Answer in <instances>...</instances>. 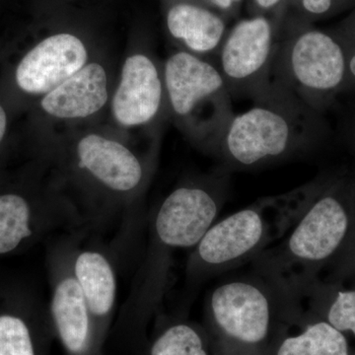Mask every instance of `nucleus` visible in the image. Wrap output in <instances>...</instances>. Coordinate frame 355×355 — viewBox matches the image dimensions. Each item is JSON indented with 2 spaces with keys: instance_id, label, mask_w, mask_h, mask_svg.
<instances>
[{
  "instance_id": "obj_26",
  "label": "nucleus",
  "mask_w": 355,
  "mask_h": 355,
  "mask_svg": "<svg viewBox=\"0 0 355 355\" xmlns=\"http://www.w3.org/2000/svg\"><path fill=\"white\" fill-rule=\"evenodd\" d=\"M350 135H352V139H354L355 142V118L352 123V128H350Z\"/></svg>"
},
{
  "instance_id": "obj_27",
  "label": "nucleus",
  "mask_w": 355,
  "mask_h": 355,
  "mask_svg": "<svg viewBox=\"0 0 355 355\" xmlns=\"http://www.w3.org/2000/svg\"><path fill=\"white\" fill-rule=\"evenodd\" d=\"M354 261V270H355V254H354V261Z\"/></svg>"
},
{
  "instance_id": "obj_19",
  "label": "nucleus",
  "mask_w": 355,
  "mask_h": 355,
  "mask_svg": "<svg viewBox=\"0 0 355 355\" xmlns=\"http://www.w3.org/2000/svg\"><path fill=\"white\" fill-rule=\"evenodd\" d=\"M300 331L282 336L272 355H349V345L342 331L323 320L302 311Z\"/></svg>"
},
{
  "instance_id": "obj_8",
  "label": "nucleus",
  "mask_w": 355,
  "mask_h": 355,
  "mask_svg": "<svg viewBox=\"0 0 355 355\" xmlns=\"http://www.w3.org/2000/svg\"><path fill=\"white\" fill-rule=\"evenodd\" d=\"M168 109L191 141L214 157L235 116L232 97L216 65L184 51L167 58L163 69Z\"/></svg>"
},
{
  "instance_id": "obj_24",
  "label": "nucleus",
  "mask_w": 355,
  "mask_h": 355,
  "mask_svg": "<svg viewBox=\"0 0 355 355\" xmlns=\"http://www.w3.org/2000/svg\"><path fill=\"white\" fill-rule=\"evenodd\" d=\"M212 8L218 11L230 22L239 16L246 0H205Z\"/></svg>"
},
{
  "instance_id": "obj_21",
  "label": "nucleus",
  "mask_w": 355,
  "mask_h": 355,
  "mask_svg": "<svg viewBox=\"0 0 355 355\" xmlns=\"http://www.w3.org/2000/svg\"><path fill=\"white\" fill-rule=\"evenodd\" d=\"M354 8L355 0H286V13L314 24Z\"/></svg>"
},
{
  "instance_id": "obj_1",
  "label": "nucleus",
  "mask_w": 355,
  "mask_h": 355,
  "mask_svg": "<svg viewBox=\"0 0 355 355\" xmlns=\"http://www.w3.org/2000/svg\"><path fill=\"white\" fill-rule=\"evenodd\" d=\"M231 172L219 165L187 180L151 214L146 249L114 326L116 340L135 354L146 345L149 324L162 314L175 257L200 242L227 202Z\"/></svg>"
},
{
  "instance_id": "obj_25",
  "label": "nucleus",
  "mask_w": 355,
  "mask_h": 355,
  "mask_svg": "<svg viewBox=\"0 0 355 355\" xmlns=\"http://www.w3.org/2000/svg\"><path fill=\"white\" fill-rule=\"evenodd\" d=\"M7 128H8V116H7L6 110L0 103V150L6 141Z\"/></svg>"
},
{
  "instance_id": "obj_23",
  "label": "nucleus",
  "mask_w": 355,
  "mask_h": 355,
  "mask_svg": "<svg viewBox=\"0 0 355 355\" xmlns=\"http://www.w3.org/2000/svg\"><path fill=\"white\" fill-rule=\"evenodd\" d=\"M286 0H246L245 7L249 16L263 15L284 18L286 15Z\"/></svg>"
},
{
  "instance_id": "obj_3",
  "label": "nucleus",
  "mask_w": 355,
  "mask_h": 355,
  "mask_svg": "<svg viewBox=\"0 0 355 355\" xmlns=\"http://www.w3.org/2000/svg\"><path fill=\"white\" fill-rule=\"evenodd\" d=\"M253 103L233 116L214 156L231 171L302 155L328 135L323 114L277 84Z\"/></svg>"
},
{
  "instance_id": "obj_9",
  "label": "nucleus",
  "mask_w": 355,
  "mask_h": 355,
  "mask_svg": "<svg viewBox=\"0 0 355 355\" xmlns=\"http://www.w3.org/2000/svg\"><path fill=\"white\" fill-rule=\"evenodd\" d=\"M89 227L83 211L57 188L0 189V256L49 236Z\"/></svg>"
},
{
  "instance_id": "obj_18",
  "label": "nucleus",
  "mask_w": 355,
  "mask_h": 355,
  "mask_svg": "<svg viewBox=\"0 0 355 355\" xmlns=\"http://www.w3.org/2000/svg\"><path fill=\"white\" fill-rule=\"evenodd\" d=\"M139 355H212L202 324L161 314Z\"/></svg>"
},
{
  "instance_id": "obj_5",
  "label": "nucleus",
  "mask_w": 355,
  "mask_h": 355,
  "mask_svg": "<svg viewBox=\"0 0 355 355\" xmlns=\"http://www.w3.org/2000/svg\"><path fill=\"white\" fill-rule=\"evenodd\" d=\"M349 189L342 184L320 188L310 184L302 211L279 240L259 254L251 265L268 277L291 282L314 277L318 268L342 247L350 224Z\"/></svg>"
},
{
  "instance_id": "obj_4",
  "label": "nucleus",
  "mask_w": 355,
  "mask_h": 355,
  "mask_svg": "<svg viewBox=\"0 0 355 355\" xmlns=\"http://www.w3.org/2000/svg\"><path fill=\"white\" fill-rule=\"evenodd\" d=\"M310 184L284 195L260 198L216 221L190 251L186 277L198 284L252 263L282 239L304 207Z\"/></svg>"
},
{
  "instance_id": "obj_11",
  "label": "nucleus",
  "mask_w": 355,
  "mask_h": 355,
  "mask_svg": "<svg viewBox=\"0 0 355 355\" xmlns=\"http://www.w3.org/2000/svg\"><path fill=\"white\" fill-rule=\"evenodd\" d=\"M86 229L64 233L53 239L49 248V305L55 340L65 355H105L85 299L72 270V257L77 241Z\"/></svg>"
},
{
  "instance_id": "obj_7",
  "label": "nucleus",
  "mask_w": 355,
  "mask_h": 355,
  "mask_svg": "<svg viewBox=\"0 0 355 355\" xmlns=\"http://www.w3.org/2000/svg\"><path fill=\"white\" fill-rule=\"evenodd\" d=\"M67 177L87 191L85 216L90 226L101 225L130 209L146 189L150 162L128 146L105 135L89 133L77 140L64 156Z\"/></svg>"
},
{
  "instance_id": "obj_16",
  "label": "nucleus",
  "mask_w": 355,
  "mask_h": 355,
  "mask_svg": "<svg viewBox=\"0 0 355 355\" xmlns=\"http://www.w3.org/2000/svg\"><path fill=\"white\" fill-rule=\"evenodd\" d=\"M109 99L108 76L102 64L90 62L42 98L44 113L60 120L89 118Z\"/></svg>"
},
{
  "instance_id": "obj_14",
  "label": "nucleus",
  "mask_w": 355,
  "mask_h": 355,
  "mask_svg": "<svg viewBox=\"0 0 355 355\" xmlns=\"http://www.w3.org/2000/svg\"><path fill=\"white\" fill-rule=\"evenodd\" d=\"M77 241L72 270L85 299L100 342L105 345L111 333L118 295V273L114 257L99 245Z\"/></svg>"
},
{
  "instance_id": "obj_20",
  "label": "nucleus",
  "mask_w": 355,
  "mask_h": 355,
  "mask_svg": "<svg viewBox=\"0 0 355 355\" xmlns=\"http://www.w3.org/2000/svg\"><path fill=\"white\" fill-rule=\"evenodd\" d=\"M298 304L308 303V314L324 310V319L336 330L355 335V291H336L330 298L315 291L304 282H284Z\"/></svg>"
},
{
  "instance_id": "obj_2",
  "label": "nucleus",
  "mask_w": 355,
  "mask_h": 355,
  "mask_svg": "<svg viewBox=\"0 0 355 355\" xmlns=\"http://www.w3.org/2000/svg\"><path fill=\"white\" fill-rule=\"evenodd\" d=\"M301 315L282 280L253 270L209 292L202 326L212 355H272Z\"/></svg>"
},
{
  "instance_id": "obj_6",
  "label": "nucleus",
  "mask_w": 355,
  "mask_h": 355,
  "mask_svg": "<svg viewBox=\"0 0 355 355\" xmlns=\"http://www.w3.org/2000/svg\"><path fill=\"white\" fill-rule=\"evenodd\" d=\"M345 78V51L333 31L286 13L279 27L270 83L324 114L336 96L342 94Z\"/></svg>"
},
{
  "instance_id": "obj_10",
  "label": "nucleus",
  "mask_w": 355,
  "mask_h": 355,
  "mask_svg": "<svg viewBox=\"0 0 355 355\" xmlns=\"http://www.w3.org/2000/svg\"><path fill=\"white\" fill-rule=\"evenodd\" d=\"M284 18L254 15L238 20L211 60L232 100L259 99L270 86V71Z\"/></svg>"
},
{
  "instance_id": "obj_17",
  "label": "nucleus",
  "mask_w": 355,
  "mask_h": 355,
  "mask_svg": "<svg viewBox=\"0 0 355 355\" xmlns=\"http://www.w3.org/2000/svg\"><path fill=\"white\" fill-rule=\"evenodd\" d=\"M55 340L49 308L0 311V355H49Z\"/></svg>"
},
{
  "instance_id": "obj_12",
  "label": "nucleus",
  "mask_w": 355,
  "mask_h": 355,
  "mask_svg": "<svg viewBox=\"0 0 355 355\" xmlns=\"http://www.w3.org/2000/svg\"><path fill=\"white\" fill-rule=\"evenodd\" d=\"M88 51L78 37L60 33L44 38L20 58L14 81L28 95H44L87 64Z\"/></svg>"
},
{
  "instance_id": "obj_15",
  "label": "nucleus",
  "mask_w": 355,
  "mask_h": 355,
  "mask_svg": "<svg viewBox=\"0 0 355 355\" xmlns=\"http://www.w3.org/2000/svg\"><path fill=\"white\" fill-rule=\"evenodd\" d=\"M229 21L205 0H178L166 13L170 36L188 51L211 62L227 34Z\"/></svg>"
},
{
  "instance_id": "obj_22",
  "label": "nucleus",
  "mask_w": 355,
  "mask_h": 355,
  "mask_svg": "<svg viewBox=\"0 0 355 355\" xmlns=\"http://www.w3.org/2000/svg\"><path fill=\"white\" fill-rule=\"evenodd\" d=\"M331 30L342 44L347 62V78L343 93L355 91V8Z\"/></svg>"
},
{
  "instance_id": "obj_13",
  "label": "nucleus",
  "mask_w": 355,
  "mask_h": 355,
  "mask_svg": "<svg viewBox=\"0 0 355 355\" xmlns=\"http://www.w3.org/2000/svg\"><path fill=\"white\" fill-rule=\"evenodd\" d=\"M165 103L163 70L146 53L128 57L112 101L116 123L125 128L147 125L158 118Z\"/></svg>"
}]
</instances>
